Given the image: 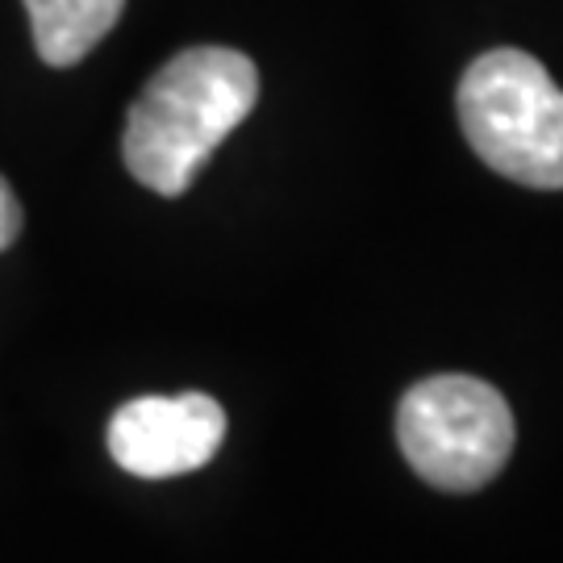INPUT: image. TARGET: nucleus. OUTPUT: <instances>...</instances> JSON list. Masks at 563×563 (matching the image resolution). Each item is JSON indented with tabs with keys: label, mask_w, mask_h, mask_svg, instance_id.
Returning a JSON list of instances; mask_svg holds the SVG:
<instances>
[{
	"label": "nucleus",
	"mask_w": 563,
	"mask_h": 563,
	"mask_svg": "<svg viewBox=\"0 0 563 563\" xmlns=\"http://www.w3.org/2000/svg\"><path fill=\"white\" fill-rule=\"evenodd\" d=\"M260 101V71L242 51L192 46L167 59L130 104L121 159L130 176L159 192L184 197L209 155L239 130Z\"/></svg>",
	"instance_id": "f257e3e1"
},
{
	"label": "nucleus",
	"mask_w": 563,
	"mask_h": 563,
	"mask_svg": "<svg viewBox=\"0 0 563 563\" xmlns=\"http://www.w3.org/2000/svg\"><path fill=\"white\" fill-rule=\"evenodd\" d=\"M460 125L497 176L526 188H563V88L534 55L501 46L467 63Z\"/></svg>",
	"instance_id": "f03ea898"
},
{
	"label": "nucleus",
	"mask_w": 563,
	"mask_h": 563,
	"mask_svg": "<svg viewBox=\"0 0 563 563\" xmlns=\"http://www.w3.org/2000/svg\"><path fill=\"white\" fill-rule=\"evenodd\" d=\"M397 443L409 467L443 493H476L509 463L514 413L476 376H430L397 409Z\"/></svg>",
	"instance_id": "7ed1b4c3"
},
{
	"label": "nucleus",
	"mask_w": 563,
	"mask_h": 563,
	"mask_svg": "<svg viewBox=\"0 0 563 563\" xmlns=\"http://www.w3.org/2000/svg\"><path fill=\"white\" fill-rule=\"evenodd\" d=\"M225 409L209 393L134 397L109 422V455L121 472L142 481L188 476L218 455Z\"/></svg>",
	"instance_id": "20e7f679"
},
{
	"label": "nucleus",
	"mask_w": 563,
	"mask_h": 563,
	"mask_svg": "<svg viewBox=\"0 0 563 563\" xmlns=\"http://www.w3.org/2000/svg\"><path fill=\"white\" fill-rule=\"evenodd\" d=\"M46 67H76L121 21L125 0H21Z\"/></svg>",
	"instance_id": "39448f33"
},
{
	"label": "nucleus",
	"mask_w": 563,
	"mask_h": 563,
	"mask_svg": "<svg viewBox=\"0 0 563 563\" xmlns=\"http://www.w3.org/2000/svg\"><path fill=\"white\" fill-rule=\"evenodd\" d=\"M21 222H25V213H21V201L18 192L9 188V180L0 176V251H9L21 234Z\"/></svg>",
	"instance_id": "423d86ee"
}]
</instances>
